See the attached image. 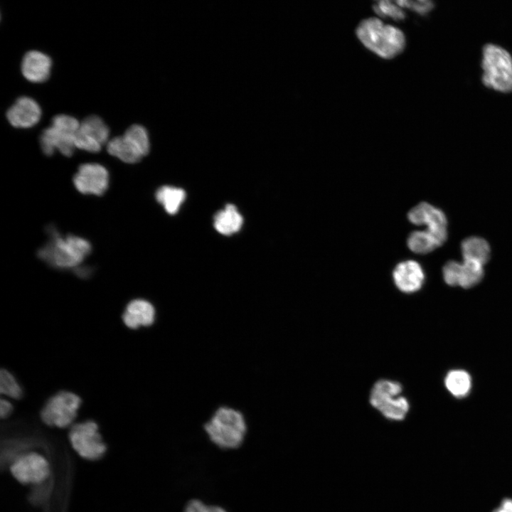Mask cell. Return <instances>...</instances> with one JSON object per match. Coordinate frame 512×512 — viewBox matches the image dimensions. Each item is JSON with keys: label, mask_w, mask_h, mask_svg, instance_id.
Wrapping results in <instances>:
<instances>
[{"label": "cell", "mask_w": 512, "mask_h": 512, "mask_svg": "<svg viewBox=\"0 0 512 512\" xmlns=\"http://www.w3.org/2000/svg\"><path fill=\"white\" fill-rule=\"evenodd\" d=\"M51 65L49 56L38 50H31L23 58L22 74L32 82H42L49 78Z\"/></svg>", "instance_id": "cell-16"}, {"label": "cell", "mask_w": 512, "mask_h": 512, "mask_svg": "<svg viewBox=\"0 0 512 512\" xmlns=\"http://www.w3.org/2000/svg\"><path fill=\"white\" fill-rule=\"evenodd\" d=\"M356 34L367 49L384 59L398 56L406 45L405 36L401 30L384 24L375 17L361 21L356 29Z\"/></svg>", "instance_id": "cell-2"}, {"label": "cell", "mask_w": 512, "mask_h": 512, "mask_svg": "<svg viewBox=\"0 0 512 512\" xmlns=\"http://www.w3.org/2000/svg\"><path fill=\"white\" fill-rule=\"evenodd\" d=\"M407 218L410 222L415 225H427L426 230L433 237L438 246L446 241L447 220L444 212L440 209L427 202H422L408 212Z\"/></svg>", "instance_id": "cell-11"}, {"label": "cell", "mask_w": 512, "mask_h": 512, "mask_svg": "<svg viewBox=\"0 0 512 512\" xmlns=\"http://www.w3.org/2000/svg\"><path fill=\"white\" fill-rule=\"evenodd\" d=\"M184 512H211L210 506H207L200 500L193 499L187 503Z\"/></svg>", "instance_id": "cell-29"}, {"label": "cell", "mask_w": 512, "mask_h": 512, "mask_svg": "<svg viewBox=\"0 0 512 512\" xmlns=\"http://www.w3.org/2000/svg\"><path fill=\"white\" fill-rule=\"evenodd\" d=\"M10 124L16 128H29L40 120L41 110L38 104L28 97H21L6 114Z\"/></svg>", "instance_id": "cell-15"}, {"label": "cell", "mask_w": 512, "mask_h": 512, "mask_svg": "<svg viewBox=\"0 0 512 512\" xmlns=\"http://www.w3.org/2000/svg\"><path fill=\"white\" fill-rule=\"evenodd\" d=\"M444 383L451 394L461 398L469 393L471 388V378L469 374L464 370H452L447 373Z\"/></svg>", "instance_id": "cell-21"}, {"label": "cell", "mask_w": 512, "mask_h": 512, "mask_svg": "<svg viewBox=\"0 0 512 512\" xmlns=\"http://www.w3.org/2000/svg\"><path fill=\"white\" fill-rule=\"evenodd\" d=\"M73 183L81 193L101 196L107 189L109 174L107 170L100 164H84L79 166L75 174Z\"/></svg>", "instance_id": "cell-13"}, {"label": "cell", "mask_w": 512, "mask_h": 512, "mask_svg": "<svg viewBox=\"0 0 512 512\" xmlns=\"http://www.w3.org/2000/svg\"><path fill=\"white\" fill-rule=\"evenodd\" d=\"M68 438L73 449L85 459L97 461L107 452V445L98 425L93 420L73 424L70 428Z\"/></svg>", "instance_id": "cell-9"}, {"label": "cell", "mask_w": 512, "mask_h": 512, "mask_svg": "<svg viewBox=\"0 0 512 512\" xmlns=\"http://www.w3.org/2000/svg\"><path fill=\"white\" fill-rule=\"evenodd\" d=\"M461 248L464 260H475L484 265L489 260V245L481 238L473 236L466 238L462 241Z\"/></svg>", "instance_id": "cell-19"}, {"label": "cell", "mask_w": 512, "mask_h": 512, "mask_svg": "<svg viewBox=\"0 0 512 512\" xmlns=\"http://www.w3.org/2000/svg\"><path fill=\"white\" fill-rule=\"evenodd\" d=\"M81 403V398L77 394L59 391L46 402L40 412L41 420L49 427H69L73 425Z\"/></svg>", "instance_id": "cell-7"}, {"label": "cell", "mask_w": 512, "mask_h": 512, "mask_svg": "<svg viewBox=\"0 0 512 512\" xmlns=\"http://www.w3.org/2000/svg\"><path fill=\"white\" fill-rule=\"evenodd\" d=\"M0 393L7 398L18 400L23 396V390L15 376L7 369L0 371Z\"/></svg>", "instance_id": "cell-24"}, {"label": "cell", "mask_w": 512, "mask_h": 512, "mask_svg": "<svg viewBox=\"0 0 512 512\" xmlns=\"http://www.w3.org/2000/svg\"><path fill=\"white\" fill-rule=\"evenodd\" d=\"M407 245L411 251L417 254H427L439 247L427 230L412 232L407 238Z\"/></svg>", "instance_id": "cell-22"}, {"label": "cell", "mask_w": 512, "mask_h": 512, "mask_svg": "<svg viewBox=\"0 0 512 512\" xmlns=\"http://www.w3.org/2000/svg\"><path fill=\"white\" fill-rule=\"evenodd\" d=\"M482 264L475 260H464L462 264L459 286L464 289L471 288L477 284L484 277Z\"/></svg>", "instance_id": "cell-23"}, {"label": "cell", "mask_w": 512, "mask_h": 512, "mask_svg": "<svg viewBox=\"0 0 512 512\" xmlns=\"http://www.w3.org/2000/svg\"><path fill=\"white\" fill-rule=\"evenodd\" d=\"M481 80L488 88L501 92L512 91V55L502 46L486 43L481 50Z\"/></svg>", "instance_id": "cell-3"}, {"label": "cell", "mask_w": 512, "mask_h": 512, "mask_svg": "<svg viewBox=\"0 0 512 512\" xmlns=\"http://www.w3.org/2000/svg\"><path fill=\"white\" fill-rule=\"evenodd\" d=\"M492 512H512V498H505Z\"/></svg>", "instance_id": "cell-31"}, {"label": "cell", "mask_w": 512, "mask_h": 512, "mask_svg": "<svg viewBox=\"0 0 512 512\" xmlns=\"http://www.w3.org/2000/svg\"><path fill=\"white\" fill-rule=\"evenodd\" d=\"M80 124L75 118L66 114L55 116L49 127L44 129L40 137L43 152L48 156L58 150L63 155L70 156L75 146V136Z\"/></svg>", "instance_id": "cell-5"}, {"label": "cell", "mask_w": 512, "mask_h": 512, "mask_svg": "<svg viewBox=\"0 0 512 512\" xmlns=\"http://www.w3.org/2000/svg\"><path fill=\"white\" fill-rule=\"evenodd\" d=\"M462 264L456 261H449L443 267V277L449 286L459 285Z\"/></svg>", "instance_id": "cell-27"}, {"label": "cell", "mask_w": 512, "mask_h": 512, "mask_svg": "<svg viewBox=\"0 0 512 512\" xmlns=\"http://www.w3.org/2000/svg\"><path fill=\"white\" fill-rule=\"evenodd\" d=\"M50 233L48 242L39 250L38 256L53 267H74L90 252V244L83 238L72 235L61 236L56 231Z\"/></svg>", "instance_id": "cell-4"}, {"label": "cell", "mask_w": 512, "mask_h": 512, "mask_svg": "<svg viewBox=\"0 0 512 512\" xmlns=\"http://www.w3.org/2000/svg\"><path fill=\"white\" fill-rule=\"evenodd\" d=\"M149 147L147 131L139 124L130 126L123 135L112 139L107 145L110 154L129 164L140 161L148 154Z\"/></svg>", "instance_id": "cell-8"}, {"label": "cell", "mask_w": 512, "mask_h": 512, "mask_svg": "<svg viewBox=\"0 0 512 512\" xmlns=\"http://www.w3.org/2000/svg\"><path fill=\"white\" fill-rule=\"evenodd\" d=\"M49 479L33 485L30 493L29 501L35 505L43 503L47 500L51 492V481Z\"/></svg>", "instance_id": "cell-26"}, {"label": "cell", "mask_w": 512, "mask_h": 512, "mask_svg": "<svg viewBox=\"0 0 512 512\" xmlns=\"http://www.w3.org/2000/svg\"><path fill=\"white\" fill-rule=\"evenodd\" d=\"M9 470L19 483L32 486L49 479L51 475L50 465L48 459L34 451L18 454L10 462Z\"/></svg>", "instance_id": "cell-10"}, {"label": "cell", "mask_w": 512, "mask_h": 512, "mask_svg": "<svg viewBox=\"0 0 512 512\" xmlns=\"http://www.w3.org/2000/svg\"><path fill=\"white\" fill-rule=\"evenodd\" d=\"M402 392V385L398 382L382 379L371 389L370 402L386 418L400 421L405 419L410 408Z\"/></svg>", "instance_id": "cell-6"}, {"label": "cell", "mask_w": 512, "mask_h": 512, "mask_svg": "<svg viewBox=\"0 0 512 512\" xmlns=\"http://www.w3.org/2000/svg\"><path fill=\"white\" fill-rule=\"evenodd\" d=\"M211 512H227L225 509L220 506H210Z\"/></svg>", "instance_id": "cell-32"}, {"label": "cell", "mask_w": 512, "mask_h": 512, "mask_svg": "<svg viewBox=\"0 0 512 512\" xmlns=\"http://www.w3.org/2000/svg\"><path fill=\"white\" fill-rule=\"evenodd\" d=\"M243 218L233 204H228L223 210L218 211L214 216L213 225L220 233L230 235L237 233L241 228Z\"/></svg>", "instance_id": "cell-18"}, {"label": "cell", "mask_w": 512, "mask_h": 512, "mask_svg": "<svg viewBox=\"0 0 512 512\" xmlns=\"http://www.w3.org/2000/svg\"><path fill=\"white\" fill-rule=\"evenodd\" d=\"M124 324L129 329L151 326L155 320V310L151 304L142 299L132 301L122 315Z\"/></svg>", "instance_id": "cell-17"}, {"label": "cell", "mask_w": 512, "mask_h": 512, "mask_svg": "<svg viewBox=\"0 0 512 512\" xmlns=\"http://www.w3.org/2000/svg\"><path fill=\"white\" fill-rule=\"evenodd\" d=\"M434 6V0H407L406 7L421 16L432 11Z\"/></svg>", "instance_id": "cell-28"}, {"label": "cell", "mask_w": 512, "mask_h": 512, "mask_svg": "<svg viewBox=\"0 0 512 512\" xmlns=\"http://www.w3.org/2000/svg\"><path fill=\"white\" fill-rule=\"evenodd\" d=\"M14 410L11 402L6 398H1L0 400V416L1 419L9 417Z\"/></svg>", "instance_id": "cell-30"}, {"label": "cell", "mask_w": 512, "mask_h": 512, "mask_svg": "<svg viewBox=\"0 0 512 512\" xmlns=\"http://www.w3.org/2000/svg\"><path fill=\"white\" fill-rule=\"evenodd\" d=\"M393 0H378L374 5L375 12L382 16H390V18L400 21L405 17V12L400 9L398 5L393 3Z\"/></svg>", "instance_id": "cell-25"}, {"label": "cell", "mask_w": 512, "mask_h": 512, "mask_svg": "<svg viewBox=\"0 0 512 512\" xmlns=\"http://www.w3.org/2000/svg\"><path fill=\"white\" fill-rule=\"evenodd\" d=\"M393 277L399 290L410 294L421 289L425 277L422 267L417 262L406 260L395 266L393 272Z\"/></svg>", "instance_id": "cell-14"}, {"label": "cell", "mask_w": 512, "mask_h": 512, "mask_svg": "<svg viewBox=\"0 0 512 512\" xmlns=\"http://www.w3.org/2000/svg\"><path fill=\"white\" fill-rule=\"evenodd\" d=\"M186 198L185 191L180 188L170 186L160 187L156 192V199L169 214H175Z\"/></svg>", "instance_id": "cell-20"}, {"label": "cell", "mask_w": 512, "mask_h": 512, "mask_svg": "<svg viewBox=\"0 0 512 512\" xmlns=\"http://www.w3.org/2000/svg\"><path fill=\"white\" fill-rule=\"evenodd\" d=\"M204 430L213 444L222 450H235L242 447L248 431L244 414L229 406L216 409L204 425Z\"/></svg>", "instance_id": "cell-1"}, {"label": "cell", "mask_w": 512, "mask_h": 512, "mask_svg": "<svg viewBox=\"0 0 512 512\" xmlns=\"http://www.w3.org/2000/svg\"><path fill=\"white\" fill-rule=\"evenodd\" d=\"M109 128L104 121L96 115L84 119L80 124L79 129L75 136L76 148L97 153L102 146L107 144Z\"/></svg>", "instance_id": "cell-12"}]
</instances>
